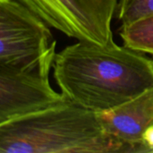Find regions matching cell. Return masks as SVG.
<instances>
[{
	"mask_svg": "<svg viewBox=\"0 0 153 153\" xmlns=\"http://www.w3.org/2000/svg\"><path fill=\"white\" fill-rule=\"evenodd\" d=\"M54 78L71 102L96 113L153 89V60L116 42L78 40L56 54Z\"/></svg>",
	"mask_w": 153,
	"mask_h": 153,
	"instance_id": "6da1fadb",
	"label": "cell"
},
{
	"mask_svg": "<svg viewBox=\"0 0 153 153\" xmlns=\"http://www.w3.org/2000/svg\"><path fill=\"white\" fill-rule=\"evenodd\" d=\"M0 153H130L103 129L97 113L66 100L0 124Z\"/></svg>",
	"mask_w": 153,
	"mask_h": 153,
	"instance_id": "7a4b0ae2",
	"label": "cell"
},
{
	"mask_svg": "<svg viewBox=\"0 0 153 153\" xmlns=\"http://www.w3.org/2000/svg\"><path fill=\"white\" fill-rule=\"evenodd\" d=\"M49 27L78 40L114 41L112 20L119 0H18Z\"/></svg>",
	"mask_w": 153,
	"mask_h": 153,
	"instance_id": "3957f363",
	"label": "cell"
},
{
	"mask_svg": "<svg viewBox=\"0 0 153 153\" xmlns=\"http://www.w3.org/2000/svg\"><path fill=\"white\" fill-rule=\"evenodd\" d=\"M56 48L38 62L22 66L0 65V124L59 104L67 99L49 83Z\"/></svg>",
	"mask_w": 153,
	"mask_h": 153,
	"instance_id": "277c9868",
	"label": "cell"
},
{
	"mask_svg": "<svg viewBox=\"0 0 153 153\" xmlns=\"http://www.w3.org/2000/svg\"><path fill=\"white\" fill-rule=\"evenodd\" d=\"M49 26L18 0H0V65L22 67L42 58L56 42Z\"/></svg>",
	"mask_w": 153,
	"mask_h": 153,
	"instance_id": "5b68a950",
	"label": "cell"
},
{
	"mask_svg": "<svg viewBox=\"0 0 153 153\" xmlns=\"http://www.w3.org/2000/svg\"><path fill=\"white\" fill-rule=\"evenodd\" d=\"M97 116L105 132L126 145L130 153H147L143 136L153 125V89Z\"/></svg>",
	"mask_w": 153,
	"mask_h": 153,
	"instance_id": "8992f818",
	"label": "cell"
},
{
	"mask_svg": "<svg viewBox=\"0 0 153 153\" xmlns=\"http://www.w3.org/2000/svg\"><path fill=\"white\" fill-rule=\"evenodd\" d=\"M119 34L124 45L153 56V15L122 25Z\"/></svg>",
	"mask_w": 153,
	"mask_h": 153,
	"instance_id": "52a82bcc",
	"label": "cell"
},
{
	"mask_svg": "<svg viewBox=\"0 0 153 153\" xmlns=\"http://www.w3.org/2000/svg\"><path fill=\"white\" fill-rule=\"evenodd\" d=\"M153 15V0H119L117 17L122 25Z\"/></svg>",
	"mask_w": 153,
	"mask_h": 153,
	"instance_id": "ba28073f",
	"label": "cell"
},
{
	"mask_svg": "<svg viewBox=\"0 0 153 153\" xmlns=\"http://www.w3.org/2000/svg\"><path fill=\"white\" fill-rule=\"evenodd\" d=\"M143 143L147 150V153H153V125L149 126L144 132Z\"/></svg>",
	"mask_w": 153,
	"mask_h": 153,
	"instance_id": "9c48e42d",
	"label": "cell"
}]
</instances>
